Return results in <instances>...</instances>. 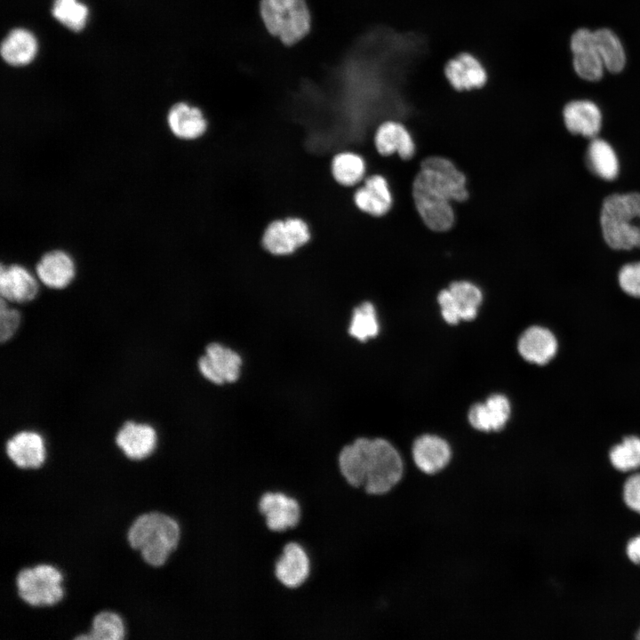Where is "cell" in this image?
Listing matches in <instances>:
<instances>
[{
	"label": "cell",
	"mask_w": 640,
	"mask_h": 640,
	"mask_svg": "<svg viewBox=\"0 0 640 640\" xmlns=\"http://www.w3.org/2000/svg\"><path fill=\"white\" fill-rule=\"evenodd\" d=\"M114 441L125 458L132 461H140L156 452L159 436L153 424L127 419L116 431Z\"/></svg>",
	"instance_id": "cell-11"
},
{
	"label": "cell",
	"mask_w": 640,
	"mask_h": 640,
	"mask_svg": "<svg viewBox=\"0 0 640 640\" xmlns=\"http://www.w3.org/2000/svg\"><path fill=\"white\" fill-rule=\"evenodd\" d=\"M15 586L18 596L32 607L53 606L65 596L63 572L49 563L20 569Z\"/></svg>",
	"instance_id": "cell-4"
},
{
	"label": "cell",
	"mask_w": 640,
	"mask_h": 640,
	"mask_svg": "<svg viewBox=\"0 0 640 640\" xmlns=\"http://www.w3.org/2000/svg\"><path fill=\"white\" fill-rule=\"evenodd\" d=\"M600 225L612 249L640 248V194H613L604 198Z\"/></svg>",
	"instance_id": "cell-3"
},
{
	"label": "cell",
	"mask_w": 640,
	"mask_h": 640,
	"mask_svg": "<svg viewBox=\"0 0 640 640\" xmlns=\"http://www.w3.org/2000/svg\"><path fill=\"white\" fill-rule=\"evenodd\" d=\"M573 68L583 79L597 81L603 76L604 65L596 50L574 54Z\"/></svg>",
	"instance_id": "cell-34"
},
{
	"label": "cell",
	"mask_w": 640,
	"mask_h": 640,
	"mask_svg": "<svg viewBox=\"0 0 640 640\" xmlns=\"http://www.w3.org/2000/svg\"><path fill=\"white\" fill-rule=\"evenodd\" d=\"M337 462L340 475L350 487L362 489L374 497L393 492L408 469L404 455L384 437L356 438L340 450Z\"/></svg>",
	"instance_id": "cell-1"
},
{
	"label": "cell",
	"mask_w": 640,
	"mask_h": 640,
	"mask_svg": "<svg viewBox=\"0 0 640 640\" xmlns=\"http://www.w3.org/2000/svg\"><path fill=\"white\" fill-rule=\"evenodd\" d=\"M348 332L360 341H365L378 334L377 314L371 302H363L354 309Z\"/></svg>",
	"instance_id": "cell-30"
},
{
	"label": "cell",
	"mask_w": 640,
	"mask_h": 640,
	"mask_svg": "<svg viewBox=\"0 0 640 640\" xmlns=\"http://www.w3.org/2000/svg\"><path fill=\"white\" fill-rule=\"evenodd\" d=\"M312 572V560L307 548L297 540L287 541L276 560L274 574L277 581L290 589L302 587Z\"/></svg>",
	"instance_id": "cell-14"
},
{
	"label": "cell",
	"mask_w": 640,
	"mask_h": 640,
	"mask_svg": "<svg viewBox=\"0 0 640 640\" xmlns=\"http://www.w3.org/2000/svg\"><path fill=\"white\" fill-rule=\"evenodd\" d=\"M126 538L130 547L140 553L146 564L160 567L179 547L181 528L171 515L151 510L139 514L132 520Z\"/></svg>",
	"instance_id": "cell-2"
},
{
	"label": "cell",
	"mask_w": 640,
	"mask_h": 640,
	"mask_svg": "<svg viewBox=\"0 0 640 640\" xmlns=\"http://www.w3.org/2000/svg\"><path fill=\"white\" fill-rule=\"evenodd\" d=\"M241 365L240 356L218 342L210 343L197 362L201 375L217 385L235 382L239 378Z\"/></svg>",
	"instance_id": "cell-15"
},
{
	"label": "cell",
	"mask_w": 640,
	"mask_h": 640,
	"mask_svg": "<svg viewBox=\"0 0 640 640\" xmlns=\"http://www.w3.org/2000/svg\"><path fill=\"white\" fill-rule=\"evenodd\" d=\"M510 403L500 394L489 396L484 403L473 404L468 411V422L473 428L483 433L502 430L510 416Z\"/></svg>",
	"instance_id": "cell-19"
},
{
	"label": "cell",
	"mask_w": 640,
	"mask_h": 640,
	"mask_svg": "<svg viewBox=\"0 0 640 640\" xmlns=\"http://www.w3.org/2000/svg\"><path fill=\"white\" fill-rule=\"evenodd\" d=\"M636 638H637V639H640V628H639V630H638L637 633H636Z\"/></svg>",
	"instance_id": "cell-39"
},
{
	"label": "cell",
	"mask_w": 640,
	"mask_h": 640,
	"mask_svg": "<svg viewBox=\"0 0 640 640\" xmlns=\"http://www.w3.org/2000/svg\"><path fill=\"white\" fill-rule=\"evenodd\" d=\"M4 446L7 458L20 469L40 468L47 458L45 438L34 428L15 431L5 440Z\"/></svg>",
	"instance_id": "cell-13"
},
{
	"label": "cell",
	"mask_w": 640,
	"mask_h": 640,
	"mask_svg": "<svg viewBox=\"0 0 640 640\" xmlns=\"http://www.w3.org/2000/svg\"><path fill=\"white\" fill-rule=\"evenodd\" d=\"M609 459L614 468L620 471H629L640 467V437L629 436L614 445Z\"/></svg>",
	"instance_id": "cell-31"
},
{
	"label": "cell",
	"mask_w": 640,
	"mask_h": 640,
	"mask_svg": "<svg viewBox=\"0 0 640 640\" xmlns=\"http://www.w3.org/2000/svg\"><path fill=\"white\" fill-rule=\"evenodd\" d=\"M28 268L20 263L0 266V298L14 305H26L40 293L39 281Z\"/></svg>",
	"instance_id": "cell-16"
},
{
	"label": "cell",
	"mask_w": 640,
	"mask_h": 640,
	"mask_svg": "<svg viewBox=\"0 0 640 640\" xmlns=\"http://www.w3.org/2000/svg\"><path fill=\"white\" fill-rule=\"evenodd\" d=\"M518 351L527 362L545 364L556 354L557 340L548 329L542 326H531L519 338Z\"/></svg>",
	"instance_id": "cell-21"
},
{
	"label": "cell",
	"mask_w": 640,
	"mask_h": 640,
	"mask_svg": "<svg viewBox=\"0 0 640 640\" xmlns=\"http://www.w3.org/2000/svg\"><path fill=\"white\" fill-rule=\"evenodd\" d=\"M445 75L450 84L459 91L479 88L487 79L482 64L468 53H461L451 60L446 65Z\"/></svg>",
	"instance_id": "cell-24"
},
{
	"label": "cell",
	"mask_w": 640,
	"mask_h": 640,
	"mask_svg": "<svg viewBox=\"0 0 640 640\" xmlns=\"http://www.w3.org/2000/svg\"><path fill=\"white\" fill-rule=\"evenodd\" d=\"M353 203L361 212L372 217L386 214L392 205V195L387 180L380 174L368 176L353 192Z\"/></svg>",
	"instance_id": "cell-20"
},
{
	"label": "cell",
	"mask_w": 640,
	"mask_h": 640,
	"mask_svg": "<svg viewBox=\"0 0 640 640\" xmlns=\"http://www.w3.org/2000/svg\"><path fill=\"white\" fill-rule=\"evenodd\" d=\"M619 284L627 294L640 298V262L623 266L619 272Z\"/></svg>",
	"instance_id": "cell-35"
},
{
	"label": "cell",
	"mask_w": 640,
	"mask_h": 640,
	"mask_svg": "<svg viewBox=\"0 0 640 640\" xmlns=\"http://www.w3.org/2000/svg\"><path fill=\"white\" fill-rule=\"evenodd\" d=\"M374 145L381 156H388L397 152L404 160L415 152L414 141L407 129L400 123L388 121L381 124L374 135Z\"/></svg>",
	"instance_id": "cell-23"
},
{
	"label": "cell",
	"mask_w": 640,
	"mask_h": 640,
	"mask_svg": "<svg viewBox=\"0 0 640 640\" xmlns=\"http://www.w3.org/2000/svg\"><path fill=\"white\" fill-rule=\"evenodd\" d=\"M412 198L421 220L429 229L443 232L452 228L455 217L451 200L419 173L412 183Z\"/></svg>",
	"instance_id": "cell-7"
},
{
	"label": "cell",
	"mask_w": 640,
	"mask_h": 640,
	"mask_svg": "<svg viewBox=\"0 0 640 640\" xmlns=\"http://www.w3.org/2000/svg\"><path fill=\"white\" fill-rule=\"evenodd\" d=\"M260 14L273 36L291 45L303 38L310 28V15L305 0H261Z\"/></svg>",
	"instance_id": "cell-5"
},
{
	"label": "cell",
	"mask_w": 640,
	"mask_h": 640,
	"mask_svg": "<svg viewBox=\"0 0 640 640\" xmlns=\"http://www.w3.org/2000/svg\"><path fill=\"white\" fill-rule=\"evenodd\" d=\"M35 275L45 288L63 291L69 287L76 276V266L72 256L63 249H52L44 252L35 264Z\"/></svg>",
	"instance_id": "cell-17"
},
{
	"label": "cell",
	"mask_w": 640,
	"mask_h": 640,
	"mask_svg": "<svg viewBox=\"0 0 640 640\" xmlns=\"http://www.w3.org/2000/svg\"><path fill=\"white\" fill-rule=\"evenodd\" d=\"M482 300L480 289L468 281L452 282L437 296L442 316L450 324L474 319Z\"/></svg>",
	"instance_id": "cell-10"
},
{
	"label": "cell",
	"mask_w": 640,
	"mask_h": 640,
	"mask_svg": "<svg viewBox=\"0 0 640 640\" xmlns=\"http://www.w3.org/2000/svg\"><path fill=\"white\" fill-rule=\"evenodd\" d=\"M419 174L451 201L462 202L468 196L466 177L447 158L429 156L420 164Z\"/></svg>",
	"instance_id": "cell-12"
},
{
	"label": "cell",
	"mask_w": 640,
	"mask_h": 640,
	"mask_svg": "<svg viewBox=\"0 0 640 640\" xmlns=\"http://www.w3.org/2000/svg\"><path fill=\"white\" fill-rule=\"evenodd\" d=\"M312 238L310 226L299 216H288L270 221L263 231L261 245L266 252L276 256L292 255Z\"/></svg>",
	"instance_id": "cell-6"
},
{
	"label": "cell",
	"mask_w": 640,
	"mask_h": 640,
	"mask_svg": "<svg viewBox=\"0 0 640 640\" xmlns=\"http://www.w3.org/2000/svg\"><path fill=\"white\" fill-rule=\"evenodd\" d=\"M0 298V343L12 340L20 332L23 324V312Z\"/></svg>",
	"instance_id": "cell-33"
},
{
	"label": "cell",
	"mask_w": 640,
	"mask_h": 640,
	"mask_svg": "<svg viewBox=\"0 0 640 640\" xmlns=\"http://www.w3.org/2000/svg\"><path fill=\"white\" fill-rule=\"evenodd\" d=\"M125 637L126 626L122 615L116 611L103 609L92 616L89 631L73 640H125Z\"/></svg>",
	"instance_id": "cell-25"
},
{
	"label": "cell",
	"mask_w": 640,
	"mask_h": 640,
	"mask_svg": "<svg viewBox=\"0 0 640 640\" xmlns=\"http://www.w3.org/2000/svg\"><path fill=\"white\" fill-rule=\"evenodd\" d=\"M366 172V164L359 154L343 150L332 156L331 173L334 180L344 188H352L360 183Z\"/></svg>",
	"instance_id": "cell-26"
},
{
	"label": "cell",
	"mask_w": 640,
	"mask_h": 640,
	"mask_svg": "<svg viewBox=\"0 0 640 640\" xmlns=\"http://www.w3.org/2000/svg\"><path fill=\"white\" fill-rule=\"evenodd\" d=\"M52 13L68 28L78 32L85 26L88 9L76 0H54Z\"/></svg>",
	"instance_id": "cell-32"
},
{
	"label": "cell",
	"mask_w": 640,
	"mask_h": 640,
	"mask_svg": "<svg viewBox=\"0 0 640 640\" xmlns=\"http://www.w3.org/2000/svg\"><path fill=\"white\" fill-rule=\"evenodd\" d=\"M573 54L596 50L595 33L587 28L578 29L571 38Z\"/></svg>",
	"instance_id": "cell-37"
},
{
	"label": "cell",
	"mask_w": 640,
	"mask_h": 640,
	"mask_svg": "<svg viewBox=\"0 0 640 640\" xmlns=\"http://www.w3.org/2000/svg\"><path fill=\"white\" fill-rule=\"evenodd\" d=\"M37 44L34 36L23 28L12 30L1 44V55L9 64L20 66L35 57Z\"/></svg>",
	"instance_id": "cell-27"
},
{
	"label": "cell",
	"mask_w": 640,
	"mask_h": 640,
	"mask_svg": "<svg viewBox=\"0 0 640 640\" xmlns=\"http://www.w3.org/2000/svg\"><path fill=\"white\" fill-rule=\"evenodd\" d=\"M564 121L573 134L595 138L601 129L602 115L598 107L589 100H574L564 108Z\"/></svg>",
	"instance_id": "cell-22"
},
{
	"label": "cell",
	"mask_w": 640,
	"mask_h": 640,
	"mask_svg": "<svg viewBox=\"0 0 640 640\" xmlns=\"http://www.w3.org/2000/svg\"><path fill=\"white\" fill-rule=\"evenodd\" d=\"M587 164L591 172L605 180L615 179L619 173V161L612 146L602 139L594 138L587 151Z\"/></svg>",
	"instance_id": "cell-28"
},
{
	"label": "cell",
	"mask_w": 640,
	"mask_h": 640,
	"mask_svg": "<svg viewBox=\"0 0 640 640\" xmlns=\"http://www.w3.org/2000/svg\"><path fill=\"white\" fill-rule=\"evenodd\" d=\"M626 551L631 562L640 564V535L634 537L628 542Z\"/></svg>",
	"instance_id": "cell-38"
},
{
	"label": "cell",
	"mask_w": 640,
	"mask_h": 640,
	"mask_svg": "<svg viewBox=\"0 0 640 640\" xmlns=\"http://www.w3.org/2000/svg\"><path fill=\"white\" fill-rule=\"evenodd\" d=\"M623 500L631 510L640 514V474L631 476L625 482Z\"/></svg>",
	"instance_id": "cell-36"
},
{
	"label": "cell",
	"mask_w": 640,
	"mask_h": 640,
	"mask_svg": "<svg viewBox=\"0 0 640 640\" xmlns=\"http://www.w3.org/2000/svg\"><path fill=\"white\" fill-rule=\"evenodd\" d=\"M166 122L172 136L181 141L198 140L208 130V122L202 110L186 102L173 104L167 113Z\"/></svg>",
	"instance_id": "cell-18"
},
{
	"label": "cell",
	"mask_w": 640,
	"mask_h": 640,
	"mask_svg": "<svg viewBox=\"0 0 640 640\" xmlns=\"http://www.w3.org/2000/svg\"><path fill=\"white\" fill-rule=\"evenodd\" d=\"M594 33L596 51L604 68L612 73L620 72L626 63V55L618 36L608 28H601Z\"/></svg>",
	"instance_id": "cell-29"
},
{
	"label": "cell",
	"mask_w": 640,
	"mask_h": 640,
	"mask_svg": "<svg viewBox=\"0 0 640 640\" xmlns=\"http://www.w3.org/2000/svg\"><path fill=\"white\" fill-rule=\"evenodd\" d=\"M517 587H518V583L516 582V588H517ZM516 590H517V588H516ZM517 604H518V599H517ZM518 615H519V614H518ZM518 620H519V619H518Z\"/></svg>",
	"instance_id": "cell-40"
},
{
	"label": "cell",
	"mask_w": 640,
	"mask_h": 640,
	"mask_svg": "<svg viewBox=\"0 0 640 640\" xmlns=\"http://www.w3.org/2000/svg\"><path fill=\"white\" fill-rule=\"evenodd\" d=\"M259 513L266 527L274 533H284L300 523L302 508L297 498L283 491H267L258 501Z\"/></svg>",
	"instance_id": "cell-9"
},
{
	"label": "cell",
	"mask_w": 640,
	"mask_h": 640,
	"mask_svg": "<svg viewBox=\"0 0 640 640\" xmlns=\"http://www.w3.org/2000/svg\"><path fill=\"white\" fill-rule=\"evenodd\" d=\"M453 459L454 452L448 440L436 434L426 433L412 442L408 468L426 476H436L445 472Z\"/></svg>",
	"instance_id": "cell-8"
}]
</instances>
